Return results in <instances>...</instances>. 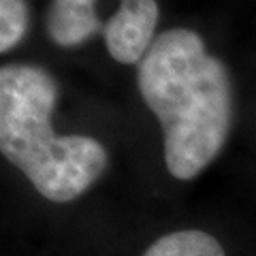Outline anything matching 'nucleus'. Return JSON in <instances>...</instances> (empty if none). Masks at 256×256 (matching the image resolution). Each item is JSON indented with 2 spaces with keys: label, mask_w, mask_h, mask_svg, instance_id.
<instances>
[{
  "label": "nucleus",
  "mask_w": 256,
  "mask_h": 256,
  "mask_svg": "<svg viewBox=\"0 0 256 256\" xmlns=\"http://www.w3.org/2000/svg\"><path fill=\"white\" fill-rule=\"evenodd\" d=\"M100 2L102 0H52L45 15V28L50 38L60 47H75L96 32L102 34ZM107 2L122 15L132 50L139 58H143L156 38V0H107Z\"/></svg>",
  "instance_id": "7ed1b4c3"
},
{
  "label": "nucleus",
  "mask_w": 256,
  "mask_h": 256,
  "mask_svg": "<svg viewBox=\"0 0 256 256\" xmlns=\"http://www.w3.org/2000/svg\"><path fill=\"white\" fill-rule=\"evenodd\" d=\"M58 86L32 64L0 68V150L41 196L68 203L82 196L107 169V150L92 137L52 128Z\"/></svg>",
  "instance_id": "f03ea898"
},
{
  "label": "nucleus",
  "mask_w": 256,
  "mask_h": 256,
  "mask_svg": "<svg viewBox=\"0 0 256 256\" xmlns=\"http://www.w3.org/2000/svg\"><path fill=\"white\" fill-rule=\"evenodd\" d=\"M143 256H226L216 237L205 230H175L156 239Z\"/></svg>",
  "instance_id": "20e7f679"
},
{
  "label": "nucleus",
  "mask_w": 256,
  "mask_h": 256,
  "mask_svg": "<svg viewBox=\"0 0 256 256\" xmlns=\"http://www.w3.org/2000/svg\"><path fill=\"white\" fill-rule=\"evenodd\" d=\"M28 28V9L24 0H0V50L9 52L20 43Z\"/></svg>",
  "instance_id": "39448f33"
},
{
  "label": "nucleus",
  "mask_w": 256,
  "mask_h": 256,
  "mask_svg": "<svg viewBox=\"0 0 256 256\" xmlns=\"http://www.w3.org/2000/svg\"><path fill=\"white\" fill-rule=\"evenodd\" d=\"M139 90L164 134V164L192 180L220 154L233 120L228 68L188 28L156 34L139 62Z\"/></svg>",
  "instance_id": "f257e3e1"
}]
</instances>
